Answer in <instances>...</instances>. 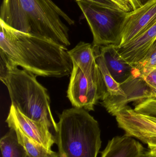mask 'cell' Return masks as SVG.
<instances>
[{
  "instance_id": "e0dca14e",
  "label": "cell",
  "mask_w": 156,
  "mask_h": 157,
  "mask_svg": "<svg viewBox=\"0 0 156 157\" xmlns=\"http://www.w3.org/2000/svg\"><path fill=\"white\" fill-rule=\"evenodd\" d=\"M117 5L121 10L126 13L133 11L129 0H111Z\"/></svg>"
},
{
  "instance_id": "9a60e30c",
  "label": "cell",
  "mask_w": 156,
  "mask_h": 157,
  "mask_svg": "<svg viewBox=\"0 0 156 157\" xmlns=\"http://www.w3.org/2000/svg\"><path fill=\"white\" fill-rule=\"evenodd\" d=\"M14 130L19 143L25 149L28 157H60L57 152L45 148L28 138L19 130Z\"/></svg>"
},
{
  "instance_id": "3957f363",
  "label": "cell",
  "mask_w": 156,
  "mask_h": 157,
  "mask_svg": "<svg viewBox=\"0 0 156 157\" xmlns=\"http://www.w3.org/2000/svg\"><path fill=\"white\" fill-rule=\"evenodd\" d=\"M36 77L24 69L1 63L0 79L7 87L12 105L25 116L56 132L57 123L52 115L47 90Z\"/></svg>"
},
{
  "instance_id": "ffe728a7",
  "label": "cell",
  "mask_w": 156,
  "mask_h": 157,
  "mask_svg": "<svg viewBox=\"0 0 156 157\" xmlns=\"http://www.w3.org/2000/svg\"><path fill=\"white\" fill-rule=\"evenodd\" d=\"M129 1L134 11L144 6L152 0H129Z\"/></svg>"
},
{
  "instance_id": "8992f818",
  "label": "cell",
  "mask_w": 156,
  "mask_h": 157,
  "mask_svg": "<svg viewBox=\"0 0 156 157\" xmlns=\"http://www.w3.org/2000/svg\"><path fill=\"white\" fill-rule=\"evenodd\" d=\"M67 97L75 108L93 111L105 93V87L97 65L91 72L85 73L73 67L67 90Z\"/></svg>"
},
{
  "instance_id": "5b68a950",
  "label": "cell",
  "mask_w": 156,
  "mask_h": 157,
  "mask_svg": "<svg viewBox=\"0 0 156 157\" xmlns=\"http://www.w3.org/2000/svg\"><path fill=\"white\" fill-rule=\"evenodd\" d=\"M93 36V45L118 46L127 13L86 0H76Z\"/></svg>"
},
{
  "instance_id": "6da1fadb",
  "label": "cell",
  "mask_w": 156,
  "mask_h": 157,
  "mask_svg": "<svg viewBox=\"0 0 156 157\" xmlns=\"http://www.w3.org/2000/svg\"><path fill=\"white\" fill-rule=\"evenodd\" d=\"M1 63L20 66L37 76L61 78L73 64L65 46L13 29L0 20Z\"/></svg>"
},
{
  "instance_id": "30bf717a",
  "label": "cell",
  "mask_w": 156,
  "mask_h": 157,
  "mask_svg": "<svg viewBox=\"0 0 156 157\" xmlns=\"http://www.w3.org/2000/svg\"><path fill=\"white\" fill-rule=\"evenodd\" d=\"M145 151L140 142L125 134L110 140L101 157H139Z\"/></svg>"
},
{
  "instance_id": "7a4b0ae2",
  "label": "cell",
  "mask_w": 156,
  "mask_h": 157,
  "mask_svg": "<svg viewBox=\"0 0 156 157\" xmlns=\"http://www.w3.org/2000/svg\"><path fill=\"white\" fill-rule=\"evenodd\" d=\"M72 20L52 0H3L0 20L16 30L54 41L71 44L69 29Z\"/></svg>"
},
{
  "instance_id": "44dd1931",
  "label": "cell",
  "mask_w": 156,
  "mask_h": 157,
  "mask_svg": "<svg viewBox=\"0 0 156 157\" xmlns=\"http://www.w3.org/2000/svg\"><path fill=\"white\" fill-rule=\"evenodd\" d=\"M139 157H156V150L145 151Z\"/></svg>"
},
{
  "instance_id": "277c9868",
  "label": "cell",
  "mask_w": 156,
  "mask_h": 157,
  "mask_svg": "<svg viewBox=\"0 0 156 157\" xmlns=\"http://www.w3.org/2000/svg\"><path fill=\"white\" fill-rule=\"evenodd\" d=\"M60 157H97L101 147L98 122L82 108L67 109L59 116L55 132Z\"/></svg>"
},
{
  "instance_id": "8fae6325",
  "label": "cell",
  "mask_w": 156,
  "mask_h": 157,
  "mask_svg": "<svg viewBox=\"0 0 156 157\" xmlns=\"http://www.w3.org/2000/svg\"><path fill=\"white\" fill-rule=\"evenodd\" d=\"M108 70L120 84L132 76L133 68L119 55L114 45L98 46Z\"/></svg>"
},
{
  "instance_id": "2e32d148",
  "label": "cell",
  "mask_w": 156,
  "mask_h": 157,
  "mask_svg": "<svg viewBox=\"0 0 156 157\" xmlns=\"http://www.w3.org/2000/svg\"><path fill=\"white\" fill-rule=\"evenodd\" d=\"M156 68V40L144 58L133 68L132 76L143 79Z\"/></svg>"
},
{
  "instance_id": "9c48e42d",
  "label": "cell",
  "mask_w": 156,
  "mask_h": 157,
  "mask_svg": "<svg viewBox=\"0 0 156 157\" xmlns=\"http://www.w3.org/2000/svg\"><path fill=\"white\" fill-rule=\"evenodd\" d=\"M156 40V18L132 41L115 49L120 56L133 68L144 58Z\"/></svg>"
},
{
  "instance_id": "ac0fdd59",
  "label": "cell",
  "mask_w": 156,
  "mask_h": 157,
  "mask_svg": "<svg viewBox=\"0 0 156 157\" xmlns=\"http://www.w3.org/2000/svg\"><path fill=\"white\" fill-rule=\"evenodd\" d=\"M86 1L94 3L103 6L112 8V9L121 10L117 5L115 4L111 0H86Z\"/></svg>"
},
{
  "instance_id": "d6986e66",
  "label": "cell",
  "mask_w": 156,
  "mask_h": 157,
  "mask_svg": "<svg viewBox=\"0 0 156 157\" xmlns=\"http://www.w3.org/2000/svg\"><path fill=\"white\" fill-rule=\"evenodd\" d=\"M143 80L149 88L156 87V68Z\"/></svg>"
},
{
  "instance_id": "4fadbf2b",
  "label": "cell",
  "mask_w": 156,
  "mask_h": 157,
  "mask_svg": "<svg viewBox=\"0 0 156 157\" xmlns=\"http://www.w3.org/2000/svg\"><path fill=\"white\" fill-rule=\"evenodd\" d=\"M73 67H78L85 73H90L97 68L94 46L81 41L69 51Z\"/></svg>"
},
{
  "instance_id": "5bb4252c",
  "label": "cell",
  "mask_w": 156,
  "mask_h": 157,
  "mask_svg": "<svg viewBox=\"0 0 156 157\" xmlns=\"http://www.w3.org/2000/svg\"><path fill=\"white\" fill-rule=\"evenodd\" d=\"M0 148L2 157H28L25 149L19 143L16 132L10 130L1 138Z\"/></svg>"
},
{
  "instance_id": "52a82bcc",
  "label": "cell",
  "mask_w": 156,
  "mask_h": 157,
  "mask_svg": "<svg viewBox=\"0 0 156 157\" xmlns=\"http://www.w3.org/2000/svg\"><path fill=\"white\" fill-rule=\"evenodd\" d=\"M5 122L10 129L19 130L28 138L49 150L56 144L55 136L48 126L29 119L13 105L10 107Z\"/></svg>"
},
{
  "instance_id": "ba28073f",
  "label": "cell",
  "mask_w": 156,
  "mask_h": 157,
  "mask_svg": "<svg viewBox=\"0 0 156 157\" xmlns=\"http://www.w3.org/2000/svg\"><path fill=\"white\" fill-rule=\"evenodd\" d=\"M156 18V0H152L142 7L127 13L122 31L121 47L135 38Z\"/></svg>"
},
{
  "instance_id": "7c38bea8",
  "label": "cell",
  "mask_w": 156,
  "mask_h": 157,
  "mask_svg": "<svg viewBox=\"0 0 156 157\" xmlns=\"http://www.w3.org/2000/svg\"><path fill=\"white\" fill-rule=\"evenodd\" d=\"M94 50L96 63L105 87V93L101 100L107 98H115L111 102L112 107L114 108L121 100L126 98V94L121 84L115 80L108 70L100 54L99 47L94 46Z\"/></svg>"
},
{
  "instance_id": "7402d4cb",
  "label": "cell",
  "mask_w": 156,
  "mask_h": 157,
  "mask_svg": "<svg viewBox=\"0 0 156 157\" xmlns=\"http://www.w3.org/2000/svg\"><path fill=\"white\" fill-rule=\"evenodd\" d=\"M151 98H156V87L149 88L147 94V99Z\"/></svg>"
}]
</instances>
